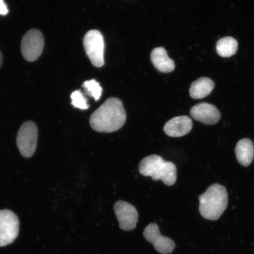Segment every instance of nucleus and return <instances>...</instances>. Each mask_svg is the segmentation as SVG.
<instances>
[{"instance_id":"obj_10","label":"nucleus","mask_w":254,"mask_h":254,"mask_svg":"<svg viewBox=\"0 0 254 254\" xmlns=\"http://www.w3.org/2000/svg\"><path fill=\"white\" fill-rule=\"evenodd\" d=\"M190 114L193 119L207 125H214L221 119L220 111L207 103L196 104L190 109Z\"/></svg>"},{"instance_id":"obj_7","label":"nucleus","mask_w":254,"mask_h":254,"mask_svg":"<svg viewBox=\"0 0 254 254\" xmlns=\"http://www.w3.org/2000/svg\"><path fill=\"white\" fill-rule=\"evenodd\" d=\"M20 222L17 215L9 209L0 210V247L14 242L19 233Z\"/></svg>"},{"instance_id":"obj_6","label":"nucleus","mask_w":254,"mask_h":254,"mask_svg":"<svg viewBox=\"0 0 254 254\" xmlns=\"http://www.w3.org/2000/svg\"><path fill=\"white\" fill-rule=\"evenodd\" d=\"M44 47V39L42 33L37 29L27 32L21 41L22 55L27 62H33L39 58Z\"/></svg>"},{"instance_id":"obj_12","label":"nucleus","mask_w":254,"mask_h":254,"mask_svg":"<svg viewBox=\"0 0 254 254\" xmlns=\"http://www.w3.org/2000/svg\"><path fill=\"white\" fill-rule=\"evenodd\" d=\"M151 60L155 68L162 72H172L176 67L173 60L168 57L167 51L163 47L155 48L152 51Z\"/></svg>"},{"instance_id":"obj_1","label":"nucleus","mask_w":254,"mask_h":254,"mask_svg":"<svg viewBox=\"0 0 254 254\" xmlns=\"http://www.w3.org/2000/svg\"><path fill=\"white\" fill-rule=\"evenodd\" d=\"M127 114L122 101L111 97L92 114L90 126L95 131L113 132L118 131L125 125Z\"/></svg>"},{"instance_id":"obj_17","label":"nucleus","mask_w":254,"mask_h":254,"mask_svg":"<svg viewBox=\"0 0 254 254\" xmlns=\"http://www.w3.org/2000/svg\"><path fill=\"white\" fill-rule=\"evenodd\" d=\"M71 104L75 108L81 110H87L89 105L87 98L84 96L81 91L77 90L73 92L71 95Z\"/></svg>"},{"instance_id":"obj_16","label":"nucleus","mask_w":254,"mask_h":254,"mask_svg":"<svg viewBox=\"0 0 254 254\" xmlns=\"http://www.w3.org/2000/svg\"><path fill=\"white\" fill-rule=\"evenodd\" d=\"M82 87L84 88L86 93L93 97L95 101L100 100L103 93V88L100 86L99 82L95 79L85 81L82 84Z\"/></svg>"},{"instance_id":"obj_9","label":"nucleus","mask_w":254,"mask_h":254,"mask_svg":"<svg viewBox=\"0 0 254 254\" xmlns=\"http://www.w3.org/2000/svg\"><path fill=\"white\" fill-rule=\"evenodd\" d=\"M114 209L121 229L124 231H131L135 228L138 214L134 206L128 202L119 201L114 205Z\"/></svg>"},{"instance_id":"obj_3","label":"nucleus","mask_w":254,"mask_h":254,"mask_svg":"<svg viewBox=\"0 0 254 254\" xmlns=\"http://www.w3.org/2000/svg\"><path fill=\"white\" fill-rule=\"evenodd\" d=\"M142 176L151 177L154 181L161 180L168 186L177 181V168L171 162L165 161L158 155H151L143 159L139 166Z\"/></svg>"},{"instance_id":"obj_8","label":"nucleus","mask_w":254,"mask_h":254,"mask_svg":"<svg viewBox=\"0 0 254 254\" xmlns=\"http://www.w3.org/2000/svg\"><path fill=\"white\" fill-rule=\"evenodd\" d=\"M145 239L153 245L157 252L163 254L172 253L176 244L166 237L162 236L157 224L151 223L145 228L143 233Z\"/></svg>"},{"instance_id":"obj_13","label":"nucleus","mask_w":254,"mask_h":254,"mask_svg":"<svg viewBox=\"0 0 254 254\" xmlns=\"http://www.w3.org/2000/svg\"><path fill=\"white\" fill-rule=\"evenodd\" d=\"M235 152L238 163L241 166L248 167L252 163L254 158V146L251 139H241L236 145Z\"/></svg>"},{"instance_id":"obj_18","label":"nucleus","mask_w":254,"mask_h":254,"mask_svg":"<svg viewBox=\"0 0 254 254\" xmlns=\"http://www.w3.org/2000/svg\"><path fill=\"white\" fill-rule=\"evenodd\" d=\"M8 9L3 0H0V15H5L8 14Z\"/></svg>"},{"instance_id":"obj_5","label":"nucleus","mask_w":254,"mask_h":254,"mask_svg":"<svg viewBox=\"0 0 254 254\" xmlns=\"http://www.w3.org/2000/svg\"><path fill=\"white\" fill-rule=\"evenodd\" d=\"M38 139V128L34 122H26L19 129L17 145L22 156L30 158L36 152Z\"/></svg>"},{"instance_id":"obj_11","label":"nucleus","mask_w":254,"mask_h":254,"mask_svg":"<svg viewBox=\"0 0 254 254\" xmlns=\"http://www.w3.org/2000/svg\"><path fill=\"white\" fill-rule=\"evenodd\" d=\"M192 121L187 116L174 117L165 125L164 130L166 134L172 137H180L190 131Z\"/></svg>"},{"instance_id":"obj_14","label":"nucleus","mask_w":254,"mask_h":254,"mask_svg":"<svg viewBox=\"0 0 254 254\" xmlns=\"http://www.w3.org/2000/svg\"><path fill=\"white\" fill-rule=\"evenodd\" d=\"M215 83L211 79L202 77L193 81L190 88V96L193 99H202L208 96L213 91Z\"/></svg>"},{"instance_id":"obj_15","label":"nucleus","mask_w":254,"mask_h":254,"mask_svg":"<svg viewBox=\"0 0 254 254\" xmlns=\"http://www.w3.org/2000/svg\"><path fill=\"white\" fill-rule=\"evenodd\" d=\"M237 41L231 37H225L218 41L216 49L218 55L222 57H230L237 53Z\"/></svg>"},{"instance_id":"obj_2","label":"nucleus","mask_w":254,"mask_h":254,"mask_svg":"<svg viewBox=\"0 0 254 254\" xmlns=\"http://www.w3.org/2000/svg\"><path fill=\"white\" fill-rule=\"evenodd\" d=\"M199 211L206 220L215 221L220 218L228 205V193L225 187L214 184L199 196Z\"/></svg>"},{"instance_id":"obj_19","label":"nucleus","mask_w":254,"mask_h":254,"mask_svg":"<svg viewBox=\"0 0 254 254\" xmlns=\"http://www.w3.org/2000/svg\"><path fill=\"white\" fill-rule=\"evenodd\" d=\"M2 60H3L2 55L1 52H0V68H1V66L2 65Z\"/></svg>"},{"instance_id":"obj_4","label":"nucleus","mask_w":254,"mask_h":254,"mask_svg":"<svg viewBox=\"0 0 254 254\" xmlns=\"http://www.w3.org/2000/svg\"><path fill=\"white\" fill-rule=\"evenodd\" d=\"M83 43L85 53L93 65L96 67L103 66L105 43L101 32L96 30L88 31L85 35Z\"/></svg>"}]
</instances>
